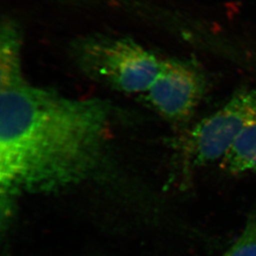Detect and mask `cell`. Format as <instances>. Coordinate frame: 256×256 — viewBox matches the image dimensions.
<instances>
[{
    "label": "cell",
    "instance_id": "1",
    "mask_svg": "<svg viewBox=\"0 0 256 256\" xmlns=\"http://www.w3.org/2000/svg\"><path fill=\"white\" fill-rule=\"evenodd\" d=\"M106 100L29 82L0 86L2 192L51 191L82 178L102 156L113 116Z\"/></svg>",
    "mask_w": 256,
    "mask_h": 256
},
{
    "label": "cell",
    "instance_id": "2",
    "mask_svg": "<svg viewBox=\"0 0 256 256\" xmlns=\"http://www.w3.org/2000/svg\"><path fill=\"white\" fill-rule=\"evenodd\" d=\"M70 54L86 78L126 94H144L162 63V59L134 39L109 34L79 36L70 44Z\"/></svg>",
    "mask_w": 256,
    "mask_h": 256
},
{
    "label": "cell",
    "instance_id": "3",
    "mask_svg": "<svg viewBox=\"0 0 256 256\" xmlns=\"http://www.w3.org/2000/svg\"><path fill=\"white\" fill-rule=\"evenodd\" d=\"M254 122L256 90H240L188 132L182 142L186 158L195 167L224 158L242 130Z\"/></svg>",
    "mask_w": 256,
    "mask_h": 256
},
{
    "label": "cell",
    "instance_id": "4",
    "mask_svg": "<svg viewBox=\"0 0 256 256\" xmlns=\"http://www.w3.org/2000/svg\"><path fill=\"white\" fill-rule=\"evenodd\" d=\"M206 89L205 74L194 60L168 58L144 96L161 117L180 124L194 116Z\"/></svg>",
    "mask_w": 256,
    "mask_h": 256
},
{
    "label": "cell",
    "instance_id": "5",
    "mask_svg": "<svg viewBox=\"0 0 256 256\" xmlns=\"http://www.w3.org/2000/svg\"><path fill=\"white\" fill-rule=\"evenodd\" d=\"M22 34L11 18H4L0 30V86L26 78L22 65Z\"/></svg>",
    "mask_w": 256,
    "mask_h": 256
},
{
    "label": "cell",
    "instance_id": "6",
    "mask_svg": "<svg viewBox=\"0 0 256 256\" xmlns=\"http://www.w3.org/2000/svg\"><path fill=\"white\" fill-rule=\"evenodd\" d=\"M223 168L232 174L256 171V122L242 130L223 158Z\"/></svg>",
    "mask_w": 256,
    "mask_h": 256
},
{
    "label": "cell",
    "instance_id": "7",
    "mask_svg": "<svg viewBox=\"0 0 256 256\" xmlns=\"http://www.w3.org/2000/svg\"><path fill=\"white\" fill-rule=\"evenodd\" d=\"M222 256H256V215H252L234 244Z\"/></svg>",
    "mask_w": 256,
    "mask_h": 256
},
{
    "label": "cell",
    "instance_id": "8",
    "mask_svg": "<svg viewBox=\"0 0 256 256\" xmlns=\"http://www.w3.org/2000/svg\"><path fill=\"white\" fill-rule=\"evenodd\" d=\"M65 2H72V4H113L116 6H120L122 0H62Z\"/></svg>",
    "mask_w": 256,
    "mask_h": 256
}]
</instances>
